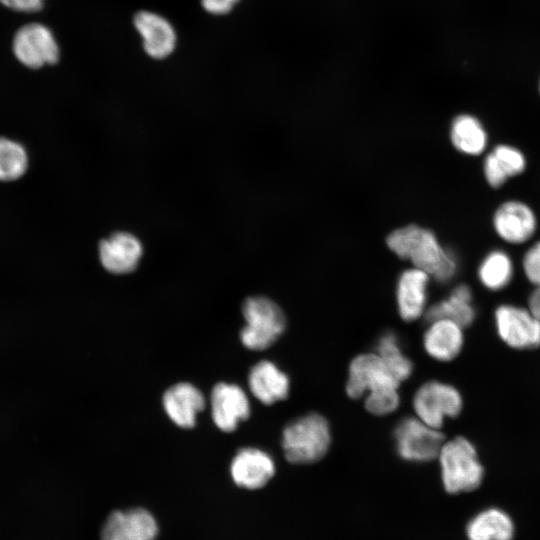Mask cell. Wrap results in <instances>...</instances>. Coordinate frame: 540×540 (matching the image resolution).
<instances>
[{
	"instance_id": "6da1fadb",
	"label": "cell",
	"mask_w": 540,
	"mask_h": 540,
	"mask_svg": "<svg viewBox=\"0 0 540 540\" xmlns=\"http://www.w3.org/2000/svg\"><path fill=\"white\" fill-rule=\"evenodd\" d=\"M386 242L397 256L410 260L415 268L426 272L438 283H449L459 271L455 252L446 248L428 228L411 224L394 230Z\"/></svg>"
},
{
	"instance_id": "7a4b0ae2",
	"label": "cell",
	"mask_w": 540,
	"mask_h": 540,
	"mask_svg": "<svg viewBox=\"0 0 540 540\" xmlns=\"http://www.w3.org/2000/svg\"><path fill=\"white\" fill-rule=\"evenodd\" d=\"M441 480L450 494L476 490L484 478V468L474 444L457 436L445 441L438 454Z\"/></svg>"
},
{
	"instance_id": "3957f363",
	"label": "cell",
	"mask_w": 540,
	"mask_h": 540,
	"mask_svg": "<svg viewBox=\"0 0 540 540\" xmlns=\"http://www.w3.org/2000/svg\"><path fill=\"white\" fill-rule=\"evenodd\" d=\"M331 444L326 418L308 413L289 424L282 432L281 445L286 459L293 464H311L322 459Z\"/></svg>"
},
{
	"instance_id": "277c9868",
	"label": "cell",
	"mask_w": 540,
	"mask_h": 540,
	"mask_svg": "<svg viewBox=\"0 0 540 540\" xmlns=\"http://www.w3.org/2000/svg\"><path fill=\"white\" fill-rule=\"evenodd\" d=\"M246 324L241 329L240 339L249 350L267 349L283 334L286 319L281 308L264 296L249 297L242 307Z\"/></svg>"
},
{
	"instance_id": "5b68a950",
	"label": "cell",
	"mask_w": 540,
	"mask_h": 540,
	"mask_svg": "<svg viewBox=\"0 0 540 540\" xmlns=\"http://www.w3.org/2000/svg\"><path fill=\"white\" fill-rule=\"evenodd\" d=\"M494 235L509 247H525L537 238L540 218L531 204L520 198L501 201L491 214Z\"/></svg>"
},
{
	"instance_id": "8992f818",
	"label": "cell",
	"mask_w": 540,
	"mask_h": 540,
	"mask_svg": "<svg viewBox=\"0 0 540 540\" xmlns=\"http://www.w3.org/2000/svg\"><path fill=\"white\" fill-rule=\"evenodd\" d=\"M416 417L435 429L445 420L457 417L463 408V398L453 385L438 380L423 383L413 396Z\"/></svg>"
},
{
	"instance_id": "52a82bcc",
	"label": "cell",
	"mask_w": 540,
	"mask_h": 540,
	"mask_svg": "<svg viewBox=\"0 0 540 540\" xmlns=\"http://www.w3.org/2000/svg\"><path fill=\"white\" fill-rule=\"evenodd\" d=\"M494 323L499 338L508 347L531 350L540 346V321L527 307L499 304L494 310Z\"/></svg>"
},
{
	"instance_id": "ba28073f",
	"label": "cell",
	"mask_w": 540,
	"mask_h": 540,
	"mask_svg": "<svg viewBox=\"0 0 540 540\" xmlns=\"http://www.w3.org/2000/svg\"><path fill=\"white\" fill-rule=\"evenodd\" d=\"M398 455L410 462H428L438 457L445 442L439 429L430 427L417 417L403 418L394 430Z\"/></svg>"
},
{
	"instance_id": "9c48e42d",
	"label": "cell",
	"mask_w": 540,
	"mask_h": 540,
	"mask_svg": "<svg viewBox=\"0 0 540 540\" xmlns=\"http://www.w3.org/2000/svg\"><path fill=\"white\" fill-rule=\"evenodd\" d=\"M12 49L18 61L31 69L55 64L59 59L57 41L52 31L41 23H28L19 28Z\"/></svg>"
},
{
	"instance_id": "30bf717a",
	"label": "cell",
	"mask_w": 540,
	"mask_h": 540,
	"mask_svg": "<svg viewBox=\"0 0 540 540\" xmlns=\"http://www.w3.org/2000/svg\"><path fill=\"white\" fill-rule=\"evenodd\" d=\"M400 381L376 353L356 356L349 365L346 393L352 399L385 390L398 389Z\"/></svg>"
},
{
	"instance_id": "8fae6325",
	"label": "cell",
	"mask_w": 540,
	"mask_h": 540,
	"mask_svg": "<svg viewBox=\"0 0 540 540\" xmlns=\"http://www.w3.org/2000/svg\"><path fill=\"white\" fill-rule=\"evenodd\" d=\"M527 167L525 152L508 142H499L490 147L481 161L483 179L493 190H499L511 179L523 175Z\"/></svg>"
},
{
	"instance_id": "7c38bea8",
	"label": "cell",
	"mask_w": 540,
	"mask_h": 540,
	"mask_svg": "<svg viewBox=\"0 0 540 540\" xmlns=\"http://www.w3.org/2000/svg\"><path fill=\"white\" fill-rule=\"evenodd\" d=\"M158 524L143 508L113 511L101 529V540H155Z\"/></svg>"
},
{
	"instance_id": "4fadbf2b",
	"label": "cell",
	"mask_w": 540,
	"mask_h": 540,
	"mask_svg": "<svg viewBox=\"0 0 540 540\" xmlns=\"http://www.w3.org/2000/svg\"><path fill=\"white\" fill-rule=\"evenodd\" d=\"M211 412L220 430L233 432L250 415L249 399L238 385L217 383L211 393Z\"/></svg>"
},
{
	"instance_id": "5bb4252c",
	"label": "cell",
	"mask_w": 540,
	"mask_h": 540,
	"mask_svg": "<svg viewBox=\"0 0 540 540\" xmlns=\"http://www.w3.org/2000/svg\"><path fill=\"white\" fill-rule=\"evenodd\" d=\"M275 462L265 451L258 448H243L237 452L230 465L234 483L245 489L264 487L275 474Z\"/></svg>"
},
{
	"instance_id": "9a60e30c",
	"label": "cell",
	"mask_w": 540,
	"mask_h": 540,
	"mask_svg": "<svg viewBox=\"0 0 540 540\" xmlns=\"http://www.w3.org/2000/svg\"><path fill=\"white\" fill-rule=\"evenodd\" d=\"M430 279L426 272L415 267L401 273L396 299L398 312L404 321L412 322L425 314Z\"/></svg>"
},
{
	"instance_id": "2e32d148",
	"label": "cell",
	"mask_w": 540,
	"mask_h": 540,
	"mask_svg": "<svg viewBox=\"0 0 540 540\" xmlns=\"http://www.w3.org/2000/svg\"><path fill=\"white\" fill-rule=\"evenodd\" d=\"M142 244L127 232H118L101 241L99 257L103 267L114 274L133 271L142 256Z\"/></svg>"
},
{
	"instance_id": "e0dca14e",
	"label": "cell",
	"mask_w": 540,
	"mask_h": 540,
	"mask_svg": "<svg viewBox=\"0 0 540 540\" xmlns=\"http://www.w3.org/2000/svg\"><path fill=\"white\" fill-rule=\"evenodd\" d=\"M463 329L462 326L448 319L429 321L423 334L425 352L437 361L454 360L464 345Z\"/></svg>"
},
{
	"instance_id": "ac0fdd59",
	"label": "cell",
	"mask_w": 540,
	"mask_h": 540,
	"mask_svg": "<svg viewBox=\"0 0 540 540\" xmlns=\"http://www.w3.org/2000/svg\"><path fill=\"white\" fill-rule=\"evenodd\" d=\"M449 138L452 146L467 157H481L490 148V136L484 123L477 116L462 113L450 124Z\"/></svg>"
},
{
	"instance_id": "d6986e66",
	"label": "cell",
	"mask_w": 540,
	"mask_h": 540,
	"mask_svg": "<svg viewBox=\"0 0 540 540\" xmlns=\"http://www.w3.org/2000/svg\"><path fill=\"white\" fill-rule=\"evenodd\" d=\"M134 26L143 38V46L149 56L162 59L173 52L176 34L164 17L150 11H140L134 17Z\"/></svg>"
},
{
	"instance_id": "ffe728a7",
	"label": "cell",
	"mask_w": 540,
	"mask_h": 540,
	"mask_svg": "<svg viewBox=\"0 0 540 540\" xmlns=\"http://www.w3.org/2000/svg\"><path fill=\"white\" fill-rule=\"evenodd\" d=\"M248 385L254 397L265 405L286 399L290 391L288 375L269 360H262L250 369Z\"/></svg>"
},
{
	"instance_id": "44dd1931",
	"label": "cell",
	"mask_w": 540,
	"mask_h": 540,
	"mask_svg": "<svg viewBox=\"0 0 540 540\" xmlns=\"http://www.w3.org/2000/svg\"><path fill=\"white\" fill-rule=\"evenodd\" d=\"M168 417L179 427L192 428L197 414L205 407V398L194 385L181 382L171 386L163 395Z\"/></svg>"
},
{
	"instance_id": "7402d4cb",
	"label": "cell",
	"mask_w": 540,
	"mask_h": 540,
	"mask_svg": "<svg viewBox=\"0 0 540 540\" xmlns=\"http://www.w3.org/2000/svg\"><path fill=\"white\" fill-rule=\"evenodd\" d=\"M515 273V260L512 254L503 247L486 251L476 268L479 284L490 292H500L508 288L514 280Z\"/></svg>"
},
{
	"instance_id": "603a6c76",
	"label": "cell",
	"mask_w": 540,
	"mask_h": 540,
	"mask_svg": "<svg viewBox=\"0 0 540 540\" xmlns=\"http://www.w3.org/2000/svg\"><path fill=\"white\" fill-rule=\"evenodd\" d=\"M473 290L465 283L455 285L446 298L427 308V322L435 319H448L463 328L469 327L476 319L477 311L473 303Z\"/></svg>"
},
{
	"instance_id": "cb8c5ba5",
	"label": "cell",
	"mask_w": 540,
	"mask_h": 540,
	"mask_svg": "<svg viewBox=\"0 0 540 540\" xmlns=\"http://www.w3.org/2000/svg\"><path fill=\"white\" fill-rule=\"evenodd\" d=\"M466 534L469 540H512L514 524L503 510L489 508L468 522Z\"/></svg>"
},
{
	"instance_id": "d4e9b609",
	"label": "cell",
	"mask_w": 540,
	"mask_h": 540,
	"mask_svg": "<svg viewBox=\"0 0 540 540\" xmlns=\"http://www.w3.org/2000/svg\"><path fill=\"white\" fill-rule=\"evenodd\" d=\"M376 354L390 372L401 382L410 377L412 361L403 353L397 335L391 331L382 334L378 340Z\"/></svg>"
},
{
	"instance_id": "484cf974",
	"label": "cell",
	"mask_w": 540,
	"mask_h": 540,
	"mask_svg": "<svg viewBox=\"0 0 540 540\" xmlns=\"http://www.w3.org/2000/svg\"><path fill=\"white\" fill-rule=\"evenodd\" d=\"M28 155L18 142L0 137V180L13 181L26 172Z\"/></svg>"
},
{
	"instance_id": "4316f807",
	"label": "cell",
	"mask_w": 540,
	"mask_h": 540,
	"mask_svg": "<svg viewBox=\"0 0 540 540\" xmlns=\"http://www.w3.org/2000/svg\"><path fill=\"white\" fill-rule=\"evenodd\" d=\"M520 270L532 287L540 286V238L525 246L519 261Z\"/></svg>"
},
{
	"instance_id": "83f0119b",
	"label": "cell",
	"mask_w": 540,
	"mask_h": 540,
	"mask_svg": "<svg viewBox=\"0 0 540 540\" xmlns=\"http://www.w3.org/2000/svg\"><path fill=\"white\" fill-rule=\"evenodd\" d=\"M400 403L398 389L385 390L365 395V408L377 416H384L394 412Z\"/></svg>"
},
{
	"instance_id": "f1b7e54d",
	"label": "cell",
	"mask_w": 540,
	"mask_h": 540,
	"mask_svg": "<svg viewBox=\"0 0 540 540\" xmlns=\"http://www.w3.org/2000/svg\"><path fill=\"white\" fill-rule=\"evenodd\" d=\"M0 3L18 12H37L42 9L44 0H0Z\"/></svg>"
},
{
	"instance_id": "f546056e",
	"label": "cell",
	"mask_w": 540,
	"mask_h": 540,
	"mask_svg": "<svg viewBox=\"0 0 540 540\" xmlns=\"http://www.w3.org/2000/svg\"><path fill=\"white\" fill-rule=\"evenodd\" d=\"M239 0H201L203 8L216 15L228 13Z\"/></svg>"
},
{
	"instance_id": "4dcf8cb0",
	"label": "cell",
	"mask_w": 540,
	"mask_h": 540,
	"mask_svg": "<svg viewBox=\"0 0 540 540\" xmlns=\"http://www.w3.org/2000/svg\"><path fill=\"white\" fill-rule=\"evenodd\" d=\"M527 308L540 321V286L533 287L527 299Z\"/></svg>"
},
{
	"instance_id": "1f68e13d",
	"label": "cell",
	"mask_w": 540,
	"mask_h": 540,
	"mask_svg": "<svg viewBox=\"0 0 540 540\" xmlns=\"http://www.w3.org/2000/svg\"><path fill=\"white\" fill-rule=\"evenodd\" d=\"M539 92H540V83H539Z\"/></svg>"
}]
</instances>
